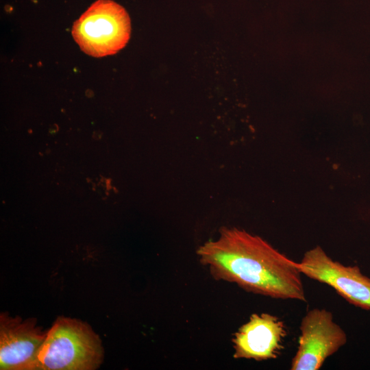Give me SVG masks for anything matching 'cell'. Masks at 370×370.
Returning a JSON list of instances; mask_svg holds the SVG:
<instances>
[{"label":"cell","mask_w":370,"mask_h":370,"mask_svg":"<svg viewBox=\"0 0 370 370\" xmlns=\"http://www.w3.org/2000/svg\"><path fill=\"white\" fill-rule=\"evenodd\" d=\"M103 358L101 339L86 323L60 317L39 349L37 370H94Z\"/></svg>","instance_id":"2"},{"label":"cell","mask_w":370,"mask_h":370,"mask_svg":"<svg viewBox=\"0 0 370 370\" xmlns=\"http://www.w3.org/2000/svg\"><path fill=\"white\" fill-rule=\"evenodd\" d=\"M130 16L112 0H97L73 24L72 35L86 54L100 58L123 49L130 37Z\"/></svg>","instance_id":"3"},{"label":"cell","mask_w":370,"mask_h":370,"mask_svg":"<svg viewBox=\"0 0 370 370\" xmlns=\"http://www.w3.org/2000/svg\"><path fill=\"white\" fill-rule=\"evenodd\" d=\"M196 254L217 280L266 297L306 301L299 262L258 236L223 227L217 239L199 246Z\"/></svg>","instance_id":"1"},{"label":"cell","mask_w":370,"mask_h":370,"mask_svg":"<svg viewBox=\"0 0 370 370\" xmlns=\"http://www.w3.org/2000/svg\"><path fill=\"white\" fill-rule=\"evenodd\" d=\"M284 323L269 313H254L232 338L233 357L263 361L275 359L284 349Z\"/></svg>","instance_id":"7"},{"label":"cell","mask_w":370,"mask_h":370,"mask_svg":"<svg viewBox=\"0 0 370 370\" xmlns=\"http://www.w3.org/2000/svg\"><path fill=\"white\" fill-rule=\"evenodd\" d=\"M46 332L35 319L0 314V369L37 370V356Z\"/></svg>","instance_id":"6"},{"label":"cell","mask_w":370,"mask_h":370,"mask_svg":"<svg viewBox=\"0 0 370 370\" xmlns=\"http://www.w3.org/2000/svg\"><path fill=\"white\" fill-rule=\"evenodd\" d=\"M299 331L291 370H319L347 341L345 332L334 321L332 313L324 308L308 311L301 320Z\"/></svg>","instance_id":"4"},{"label":"cell","mask_w":370,"mask_h":370,"mask_svg":"<svg viewBox=\"0 0 370 370\" xmlns=\"http://www.w3.org/2000/svg\"><path fill=\"white\" fill-rule=\"evenodd\" d=\"M299 267L302 274L332 287L349 304L370 311V278L358 266L335 261L316 246L305 252Z\"/></svg>","instance_id":"5"}]
</instances>
